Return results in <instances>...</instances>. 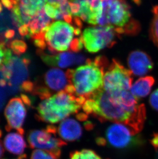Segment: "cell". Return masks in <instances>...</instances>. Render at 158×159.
<instances>
[{"instance_id":"4dcf8cb0","label":"cell","mask_w":158,"mask_h":159,"mask_svg":"<svg viewBox=\"0 0 158 159\" xmlns=\"http://www.w3.org/2000/svg\"><path fill=\"white\" fill-rule=\"evenodd\" d=\"M15 31L14 30L9 29V30H6L4 34L5 37L8 40H10V39L13 38L15 36Z\"/></svg>"},{"instance_id":"6da1fadb","label":"cell","mask_w":158,"mask_h":159,"mask_svg":"<svg viewBox=\"0 0 158 159\" xmlns=\"http://www.w3.org/2000/svg\"><path fill=\"white\" fill-rule=\"evenodd\" d=\"M87 116L91 115L100 122L124 124L137 135L141 131L146 119V108L141 104L137 111H130L102 89L87 99L82 106Z\"/></svg>"},{"instance_id":"5bb4252c","label":"cell","mask_w":158,"mask_h":159,"mask_svg":"<svg viewBox=\"0 0 158 159\" xmlns=\"http://www.w3.org/2000/svg\"><path fill=\"white\" fill-rule=\"evenodd\" d=\"M127 62L130 70L136 76H143L151 72L154 68L151 57L140 50H136L130 53Z\"/></svg>"},{"instance_id":"d590c367","label":"cell","mask_w":158,"mask_h":159,"mask_svg":"<svg viewBox=\"0 0 158 159\" xmlns=\"http://www.w3.org/2000/svg\"><path fill=\"white\" fill-rule=\"evenodd\" d=\"M2 10H3V8H2V6L1 4L0 3V13L2 11Z\"/></svg>"},{"instance_id":"f546056e","label":"cell","mask_w":158,"mask_h":159,"mask_svg":"<svg viewBox=\"0 0 158 159\" xmlns=\"http://www.w3.org/2000/svg\"><path fill=\"white\" fill-rule=\"evenodd\" d=\"M151 143L156 150L158 149V134L155 133L152 135V138L151 140Z\"/></svg>"},{"instance_id":"ba28073f","label":"cell","mask_w":158,"mask_h":159,"mask_svg":"<svg viewBox=\"0 0 158 159\" xmlns=\"http://www.w3.org/2000/svg\"><path fill=\"white\" fill-rule=\"evenodd\" d=\"M132 72L113 59L104 77L103 89L109 94L129 91L132 87Z\"/></svg>"},{"instance_id":"4fadbf2b","label":"cell","mask_w":158,"mask_h":159,"mask_svg":"<svg viewBox=\"0 0 158 159\" xmlns=\"http://www.w3.org/2000/svg\"><path fill=\"white\" fill-rule=\"evenodd\" d=\"M43 61L48 66L58 68H66L74 65L86 63L88 59L82 54L72 52L48 54L42 50L37 52Z\"/></svg>"},{"instance_id":"d6a6232c","label":"cell","mask_w":158,"mask_h":159,"mask_svg":"<svg viewBox=\"0 0 158 159\" xmlns=\"http://www.w3.org/2000/svg\"><path fill=\"white\" fill-rule=\"evenodd\" d=\"M6 48H0V66L3 62V58L4 57L5 50L6 49Z\"/></svg>"},{"instance_id":"1f68e13d","label":"cell","mask_w":158,"mask_h":159,"mask_svg":"<svg viewBox=\"0 0 158 159\" xmlns=\"http://www.w3.org/2000/svg\"><path fill=\"white\" fill-rule=\"evenodd\" d=\"M7 39L5 38L4 33L0 34V48H5L6 46H7Z\"/></svg>"},{"instance_id":"cb8c5ba5","label":"cell","mask_w":158,"mask_h":159,"mask_svg":"<svg viewBox=\"0 0 158 159\" xmlns=\"http://www.w3.org/2000/svg\"><path fill=\"white\" fill-rule=\"evenodd\" d=\"M35 88V84L30 80H26L23 82L20 86V90L21 91L31 93L32 94Z\"/></svg>"},{"instance_id":"d6986e66","label":"cell","mask_w":158,"mask_h":159,"mask_svg":"<svg viewBox=\"0 0 158 159\" xmlns=\"http://www.w3.org/2000/svg\"><path fill=\"white\" fill-rule=\"evenodd\" d=\"M52 19L47 15L44 8L39 11L28 24L30 30L31 38L36 34L46 32L48 27L52 23Z\"/></svg>"},{"instance_id":"9c48e42d","label":"cell","mask_w":158,"mask_h":159,"mask_svg":"<svg viewBox=\"0 0 158 159\" xmlns=\"http://www.w3.org/2000/svg\"><path fill=\"white\" fill-rule=\"evenodd\" d=\"M30 63V59L25 57L20 58L12 56L3 61L2 77L7 81L9 91L14 93L20 90L19 86L28 77V66Z\"/></svg>"},{"instance_id":"d4e9b609","label":"cell","mask_w":158,"mask_h":159,"mask_svg":"<svg viewBox=\"0 0 158 159\" xmlns=\"http://www.w3.org/2000/svg\"><path fill=\"white\" fill-rule=\"evenodd\" d=\"M149 104L154 110L158 111V89L155 90L151 95Z\"/></svg>"},{"instance_id":"5b68a950","label":"cell","mask_w":158,"mask_h":159,"mask_svg":"<svg viewBox=\"0 0 158 159\" xmlns=\"http://www.w3.org/2000/svg\"><path fill=\"white\" fill-rule=\"evenodd\" d=\"M81 30L65 21L52 23L44 36L48 50L52 54L65 51L78 53L84 46Z\"/></svg>"},{"instance_id":"52a82bcc","label":"cell","mask_w":158,"mask_h":159,"mask_svg":"<svg viewBox=\"0 0 158 159\" xmlns=\"http://www.w3.org/2000/svg\"><path fill=\"white\" fill-rule=\"evenodd\" d=\"M57 127L48 125L44 129L30 130L27 135V141L31 148H39L50 153L56 159H60L62 147L67 143L57 137Z\"/></svg>"},{"instance_id":"7a4b0ae2","label":"cell","mask_w":158,"mask_h":159,"mask_svg":"<svg viewBox=\"0 0 158 159\" xmlns=\"http://www.w3.org/2000/svg\"><path fill=\"white\" fill-rule=\"evenodd\" d=\"M108 65L107 59L100 56L94 59H88L85 65L76 69L67 70L69 86L75 95L86 101L103 89Z\"/></svg>"},{"instance_id":"2e32d148","label":"cell","mask_w":158,"mask_h":159,"mask_svg":"<svg viewBox=\"0 0 158 159\" xmlns=\"http://www.w3.org/2000/svg\"><path fill=\"white\" fill-rule=\"evenodd\" d=\"M57 129V133L63 141H75L79 140L82 135V126L73 119H65Z\"/></svg>"},{"instance_id":"484cf974","label":"cell","mask_w":158,"mask_h":159,"mask_svg":"<svg viewBox=\"0 0 158 159\" xmlns=\"http://www.w3.org/2000/svg\"><path fill=\"white\" fill-rule=\"evenodd\" d=\"M18 31L20 35H21L23 37H26L27 38H30L31 35H30V30L28 24H24L19 27Z\"/></svg>"},{"instance_id":"8fae6325","label":"cell","mask_w":158,"mask_h":159,"mask_svg":"<svg viewBox=\"0 0 158 159\" xmlns=\"http://www.w3.org/2000/svg\"><path fill=\"white\" fill-rule=\"evenodd\" d=\"M25 104L21 98H14L10 99L5 109L4 115L7 120L5 129L8 132L16 130L19 134L23 135V128L27 110Z\"/></svg>"},{"instance_id":"ac0fdd59","label":"cell","mask_w":158,"mask_h":159,"mask_svg":"<svg viewBox=\"0 0 158 159\" xmlns=\"http://www.w3.org/2000/svg\"><path fill=\"white\" fill-rule=\"evenodd\" d=\"M155 83L154 77L147 76L141 77L133 84L130 92L138 99L145 98L151 92Z\"/></svg>"},{"instance_id":"4316f807","label":"cell","mask_w":158,"mask_h":159,"mask_svg":"<svg viewBox=\"0 0 158 159\" xmlns=\"http://www.w3.org/2000/svg\"><path fill=\"white\" fill-rule=\"evenodd\" d=\"M20 98L24 102V104H25L27 107L29 108L33 107V102L30 96L25 94H21Z\"/></svg>"},{"instance_id":"277c9868","label":"cell","mask_w":158,"mask_h":159,"mask_svg":"<svg viewBox=\"0 0 158 159\" xmlns=\"http://www.w3.org/2000/svg\"><path fill=\"white\" fill-rule=\"evenodd\" d=\"M102 4L99 25L112 26L120 35H134L140 32V24L132 18L126 0H102Z\"/></svg>"},{"instance_id":"8992f818","label":"cell","mask_w":158,"mask_h":159,"mask_svg":"<svg viewBox=\"0 0 158 159\" xmlns=\"http://www.w3.org/2000/svg\"><path fill=\"white\" fill-rule=\"evenodd\" d=\"M121 35L109 26H94L87 27L82 34L84 47L90 53H95L116 43Z\"/></svg>"},{"instance_id":"3957f363","label":"cell","mask_w":158,"mask_h":159,"mask_svg":"<svg viewBox=\"0 0 158 159\" xmlns=\"http://www.w3.org/2000/svg\"><path fill=\"white\" fill-rule=\"evenodd\" d=\"M85 100L75 95L70 86L44 99L37 108L35 117L47 123L62 122L72 114L77 113Z\"/></svg>"},{"instance_id":"603a6c76","label":"cell","mask_w":158,"mask_h":159,"mask_svg":"<svg viewBox=\"0 0 158 159\" xmlns=\"http://www.w3.org/2000/svg\"><path fill=\"white\" fill-rule=\"evenodd\" d=\"M30 159H56L50 153L41 149L33 150L31 155Z\"/></svg>"},{"instance_id":"7402d4cb","label":"cell","mask_w":158,"mask_h":159,"mask_svg":"<svg viewBox=\"0 0 158 159\" xmlns=\"http://www.w3.org/2000/svg\"><path fill=\"white\" fill-rule=\"evenodd\" d=\"M14 54L16 55H21V54L25 53L27 49V45L24 41L15 39L10 42L7 45Z\"/></svg>"},{"instance_id":"44dd1931","label":"cell","mask_w":158,"mask_h":159,"mask_svg":"<svg viewBox=\"0 0 158 159\" xmlns=\"http://www.w3.org/2000/svg\"><path fill=\"white\" fill-rule=\"evenodd\" d=\"M69 157L70 159H103L94 151L90 149H83L72 152Z\"/></svg>"},{"instance_id":"e0dca14e","label":"cell","mask_w":158,"mask_h":159,"mask_svg":"<svg viewBox=\"0 0 158 159\" xmlns=\"http://www.w3.org/2000/svg\"><path fill=\"white\" fill-rule=\"evenodd\" d=\"M4 145L8 152L18 156L23 155L27 147L24 137L19 132H11L7 134L4 139Z\"/></svg>"},{"instance_id":"ffe728a7","label":"cell","mask_w":158,"mask_h":159,"mask_svg":"<svg viewBox=\"0 0 158 159\" xmlns=\"http://www.w3.org/2000/svg\"><path fill=\"white\" fill-rule=\"evenodd\" d=\"M152 12L153 18L149 28V37L158 48V5L153 7Z\"/></svg>"},{"instance_id":"f1b7e54d","label":"cell","mask_w":158,"mask_h":159,"mask_svg":"<svg viewBox=\"0 0 158 159\" xmlns=\"http://www.w3.org/2000/svg\"><path fill=\"white\" fill-rule=\"evenodd\" d=\"M2 4L8 10H11L14 6L12 0H0Z\"/></svg>"},{"instance_id":"e575fe53","label":"cell","mask_w":158,"mask_h":159,"mask_svg":"<svg viewBox=\"0 0 158 159\" xmlns=\"http://www.w3.org/2000/svg\"><path fill=\"white\" fill-rule=\"evenodd\" d=\"M15 159H27V155L26 154H23V155L19 156L18 158Z\"/></svg>"},{"instance_id":"30bf717a","label":"cell","mask_w":158,"mask_h":159,"mask_svg":"<svg viewBox=\"0 0 158 159\" xmlns=\"http://www.w3.org/2000/svg\"><path fill=\"white\" fill-rule=\"evenodd\" d=\"M72 15L88 24L97 25L102 11V0H69Z\"/></svg>"},{"instance_id":"836d02e7","label":"cell","mask_w":158,"mask_h":159,"mask_svg":"<svg viewBox=\"0 0 158 159\" xmlns=\"http://www.w3.org/2000/svg\"><path fill=\"white\" fill-rule=\"evenodd\" d=\"M4 153V149L3 148L1 141H0V159H1L3 157Z\"/></svg>"},{"instance_id":"83f0119b","label":"cell","mask_w":158,"mask_h":159,"mask_svg":"<svg viewBox=\"0 0 158 159\" xmlns=\"http://www.w3.org/2000/svg\"><path fill=\"white\" fill-rule=\"evenodd\" d=\"M6 99V94L5 92L0 88V111L4 105Z\"/></svg>"},{"instance_id":"8d00e7d4","label":"cell","mask_w":158,"mask_h":159,"mask_svg":"<svg viewBox=\"0 0 158 159\" xmlns=\"http://www.w3.org/2000/svg\"><path fill=\"white\" fill-rule=\"evenodd\" d=\"M2 131L1 129H0V139L2 137Z\"/></svg>"},{"instance_id":"7c38bea8","label":"cell","mask_w":158,"mask_h":159,"mask_svg":"<svg viewBox=\"0 0 158 159\" xmlns=\"http://www.w3.org/2000/svg\"><path fill=\"white\" fill-rule=\"evenodd\" d=\"M106 143L116 148H124L129 146L136 141L134 136L137 134L129 127L124 124L115 123L106 130Z\"/></svg>"},{"instance_id":"9a60e30c","label":"cell","mask_w":158,"mask_h":159,"mask_svg":"<svg viewBox=\"0 0 158 159\" xmlns=\"http://www.w3.org/2000/svg\"><path fill=\"white\" fill-rule=\"evenodd\" d=\"M44 84L42 86L46 88L51 94L63 91L70 85L67 71L64 72L57 68L48 71L44 76Z\"/></svg>"}]
</instances>
